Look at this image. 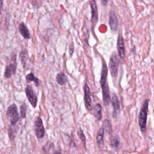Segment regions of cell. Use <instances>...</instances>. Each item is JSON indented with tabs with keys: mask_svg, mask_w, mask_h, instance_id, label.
Masks as SVG:
<instances>
[{
	"mask_svg": "<svg viewBox=\"0 0 154 154\" xmlns=\"http://www.w3.org/2000/svg\"><path fill=\"white\" fill-rule=\"evenodd\" d=\"M104 134V128H100L98 131L97 136H96L97 143L100 147L103 146L104 145V141H103Z\"/></svg>",
	"mask_w": 154,
	"mask_h": 154,
	"instance_id": "15",
	"label": "cell"
},
{
	"mask_svg": "<svg viewBox=\"0 0 154 154\" xmlns=\"http://www.w3.org/2000/svg\"><path fill=\"white\" fill-rule=\"evenodd\" d=\"M117 46L119 55L121 58L123 59L125 57V47L124 40L122 36H119L118 38Z\"/></svg>",
	"mask_w": 154,
	"mask_h": 154,
	"instance_id": "12",
	"label": "cell"
},
{
	"mask_svg": "<svg viewBox=\"0 0 154 154\" xmlns=\"http://www.w3.org/2000/svg\"><path fill=\"white\" fill-rule=\"evenodd\" d=\"M26 79L27 82H34L37 87H38L39 86L40 82H41L40 80L37 77L35 76V75L33 72L30 73L27 75L26 76Z\"/></svg>",
	"mask_w": 154,
	"mask_h": 154,
	"instance_id": "16",
	"label": "cell"
},
{
	"mask_svg": "<svg viewBox=\"0 0 154 154\" xmlns=\"http://www.w3.org/2000/svg\"><path fill=\"white\" fill-rule=\"evenodd\" d=\"M35 130L36 135L38 138H42L45 135V127L43 121L40 117H38L35 122Z\"/></svg>",
	"mask_w": 154,
	"mask_h": 154,
	"instance_id": "7",
	"label": "cell"
},
{
	"mask_svg": "<svg viewBox=\"0 0 154 154\" xmlns=\"http://www.w3.org/2000/svg\"><path fill=\"white\" fill-rule=\"evenodd\" d=\"M111 101L113 108V117L116 118L120 112V105L119 101L117 95L115 94H112Z\"/></svg>",
	"mask_w": 154,
	"mask_h": 154,
	"instance_id": "10",
	"label": "cell"
},
{
	"mask_svg": "<svg viewBox=\"0 0 154 154\" xmlns=\"http://www.w3.org/2000/svg\"><path fill=\"white\" fill-rule=\"evenodd\" d=\"M27 106L25 103H23L21 105L20 107V114H21V118L22 119H25L26 118V114Z\"/></svg>",
	"mask_w": 154,
	"mask_h": 154,
	"instance_id": "21",
	"label": "cell"
},
{
	"mask_svg": "<svg viewBox=\"0 0 154 154\" xmlns=\"http://www.w3.org/2000/svg\"><path fill=\"white\" fill-rule=\"evenodd\" d=\"M17 54H14L11 57V63L5 68L4 77L9 79L16 74L17 71Z\"/></svg>",
	"mask_w": 154,
	"mask_h": 154,
	"instance_id": "4",
	"label": "cell"
},
{
	"mask_svg": "<svg viewBox=\"0 0 154 154\" xmlns=\"http://www.w3.org/2000/svg\"><path fill=\"white\" fill-rule=\"evenodd\" d=\"M20 60L23 65V67H25L27 60L29 58V54L27 50L26 49L22 50L20 53Z\"/></svg>",
	"mask_w": 154,
	"mask_h": 154,
	"instance_id": "18",
	"label": "cell"
},
{
	"mask_svg": "<svg viewBox=\"0 0 154 154\" xmlns=\"http://www.w3.org/2000/svg\"><path fill=\"white\" fill-rule=\"evenodd\" d=\"M18 30L25 39H29L30 38V34L29 30L24 22H22L19 24Z\"/></svg>",
	"mask_w": 154,
	"mask_h": 154,
	"instance_id": "11",
	"label": "cell"
},
{
	"mask_svg": "<svg viewBox=\"0 0 154 154\" xmlns=\"http://www.w3.org/2000/svg\"><path fill=\"white\" fill-rule=\"evenodd\" d=\"M77 135L78 137L80 138L82 141L84 143V145H85V142H86V140H85V137L83 132L82 130L81 129H80L79 130L77 131Z\"/></svg>",
	"mask_w": 154,
	"mask_h": 154,
	"instance_id": "22",
	"label": "cell"
},
{
	"mask_svg": "<svg viewBox=\"0 0 154 154\" xmlns=\"http://www.w3.org/2000/svg\"><path fill=\"white\" fill-rule=\"evenodd\" d=\"M90 6L91 9L92 22L93 23H96L98 20V10L96 2L91 1L90 2Z\"/></svg>",
	"mask_w": 154,
	"mask_h": 154,
	"instance_id": "13",
	"label": "cell"
},
{
	"mask_svg": "<svg viewBox=\"0 0 154 154\" xmlns=\"http://www.w3.org/2000/svg\"><path fill=\"white\" fill-rule=\"evenodd\" d=\"M25 92L27 98L30 104L34 108H36L37 104L38 97L33 90L32 86L31 85H28L25 88Z\"/></svg>",
	"mask_w": 154,
	"mask_h": 154,
	"instance_id": "6",
	"label": "cell"
},
{
	"mask_svg": "<svg viewBox=\"0 0 154 154\" xmlns=\"http://www.w3.org/2000/svg\"><path fill=\"white\" fill-rule=\"evenodd\" d=\"M54 154H62L61 152L58 151H55L54 152Z\"/></svg>",
	"mask_w": 154,
	"mask_h": 154,
	"instance_id": "24",
	"label": "cell"
},
{
	"mask_svg": "<svg viewBox=\"0 0 154 154\" xmlns=\"http://www.w3.org/2000/svg\"><path fill=\"white\" fill-rule=\"evenodd\" d=\"M118 65L119 62L117 54L114 52L111 56L109 63V69L112 77H115L118 74Z\"/></svg>",
	"mask_w": 154,
	"mask_h": 154,
	"instance_id": "5",
	"label": "cell"
},
{
	"mask_svg": "<svg viewBox=\"0 0 154 154\" xmlns=\"http://www.w3.org/2000/svg\"><path fill=\"white\" fill-rule=\"evenodd\" d=\"M6 115L12 125H16L20 120L19 114L16 104H12L9 106L7 109Z\"/></svg>",
	"mask_w": 154,
	"mask_h": 154,
	"instance_id": "3",
	"label": "cell"
},
{
	"mask_svg": "<svg viewBox=\"0 0 154 154\" xmlns=\"http://www.w3.org/2000/svg\"><path fill=\"white\" fill-rule=\"evenodd\" d=\"M94 115L98 120H101L102 118V107L100 103H97L94 107Z\"/></svg>",
	"mask_w": 154,
	"mask_h": 154,
	"instance_id": "17",
	"label": "cell"
},
{
	"mask_svg": "<svg viewBox=\"0 0 154 154\" xmlns=\"http://www.w3.org/2000/svg\"><path fill=\"white\" fill-rule=\"evenodd\" d=\"M56 81L59 85H64L67 82L68 77L65 74L61 72L57 75Z\"/></svg>",
	"mask_w": 154,
	"mask_h": 154,
	"instance_id": "14",
	"label": "cell"
},
{
	"mask_svg": "<svg viewBox=\"0 0 154 154\" xmlns=\"http://www.w3.org/2000/svg\"><path fill=\"white\" fill-rule=\"evenodd\" d=\"M109 24L112 30L117 31L118 27V19L114 11H112L110 12Z\"/></svg>",
	"mask_w": 154,
	"mask_h": 154,
	"instance_id": "9",
	"label": "cell"
},
{
	"mask_svg": "<svg viewBox=\"0 0 154 154\" xmlns=\"http://www.w3.org/2000/svg\"><path fill=\"white\" fill-rule=\"evenodd\" d=\"M149 103V100L148 99L145 100L139 115V124L140 127V130L144 132H146V128L147 117Z\"/></svg>",
	"mask_w": 154,
	"mask_h": 154,
	"instance_id": "2",
	"label": "cell"
},
{
	"mask_svg": "<svg viewBox=\"0 0 154 154\" xmlns=\"http://www.w3.org/2000/svg\"><path fill=\"white\" fill-rule=\"evenodd\" d=\"M120 139L119 136H116L113 137V138L112 139L111 141V145L114 148L117 149L119 146Z\"/></svg>",
	"mask_w": 154,
	"mask_h": 154,
	"instance_id": "19",
	"label": "cell"
},
{
	"mask_svg": "<svg viewBox=\"0 0 154 154\" xmlns=\"http://www.w3.org/2000/svg\"><path fill=\"white\" fill-rule=\"evenodd\" d=\"M84 100L85 106L87 109L91 111L92 109V100L91 97V91L90 88L87 83L84 85Z\"/></svg>",
	"mask_w": 154,
	"mask_h": 154,
	"instance_id": "8",
	"label": "cell"
},
{
	"mask_svg": "<svg viewBox=\"0 0 154 154\" xmlns=\"http://www.w3.org/2000/svg\"><path fill=\"white\" fill-rule=\"evenodd\" d=\"M68 49H69V54L70 56L72 57L74 52V45L73 42H72L69 45Z\"/></svg>",
	"mask_w": 154,
	"mask_h": 154,
	"instance_id": "23",
	"label": "cell"
},
{
	"mask_svg": "<svg viewBox=\"0 0 154 154\" xmlns=\"http://www.w3.org/2000/svg\"><path fill=\"white\" fill-rule=\"evenodd\" d=\"M103 127L104 130H106V131L109 133H110L112 130L111 124L109 121L108 120H105L103 122Z\"/></svg>",
	"mask_w": 154,
	"mask_h": 154,
	"instance_id": "20",
	"label": "cell"
},
{
	"mask_svg": "<svg viewBox=\"0 0 154 154\" xmlns=\"http://www.w3.org/2000/svg\"><path fill=\"white\" fill-rule=\"evenodd\" d=\"M108 69L105 63H103L101 75L100 84L103 93V103L106 106H108L110 102L109 91L107 83Z\"/></svg>",
	"mask_w": 154,
	"mask_h": 154,
	"instance_id": "1",
	"label": "cell"
}]
</instances>
